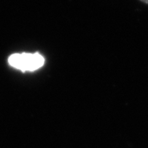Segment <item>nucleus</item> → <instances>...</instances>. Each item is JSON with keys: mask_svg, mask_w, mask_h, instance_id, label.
Masks as SVG:
<instances>
[{"mask_svg": "<svg viewBox=\"0 0 148 148\" xmlns=\"http://www.w3.org/2000/svg\"><path fill=\"white\" fill-rule=\"evenodd\" d=\"M140 2H144L145 4H148V0H140Z\"/></svg>", "mask_w": 148, "mask_h": 148, "instance_id": "obj_2", "label": "nucleus"}, {"mask_svg": "<svg viewBox=\"0 0 148 148\" xmlns=\"http://www.w3.org/2000/svg\"><path fill=\"white\" fill-rule=\"evenodd\" d=\"M8 63L12 67L23 73L33 72L45 64V58L38 52L14 53L8 57Z\"/></svg>", "mask_w": 148, "mask_h": 148, "instance_id": "obj_1", "label": "nucleus"}]
</instances>
